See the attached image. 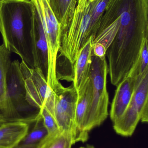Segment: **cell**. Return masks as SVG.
Here are the masks:
<instances>
[{
	"mask_svg": "<svg viewBox=\"0 0 148 148\" xmlns=\"http://www.w3.org/2000/svg\"><path fill=\"white\" fill-rule=\"evenodd\" d=\"M41 16L47 42L48 55L47 78L56 77V66L61 42V26L52 8L49 0H31Z\"/></svg>",
	"mask_w": 148,
	"mask_h": 148,
	"instance_id": "obj_4",
	"label": "cell"
},
{
	"mask_svg": "<svg viewBox=\"0 0 148 148\" xmlns=\"http://www.w3.org/2000/svg\"><path fill=\"white\" fill-rule=\"evenodd\" d=\"M18 60L11 62L7 77V91L1 100V114L8 121H24L21 113L34 109L27 101L25 88Z\"/></svg>",
	"mask_w": 148,
	"mask_h": 148,
	"instance_id": "obj_3",
	"label": "cell"
},
{
	"mask_svg": "<svg viewBox=\"0 0 148 148\" xmlns=\"http://www.w3.org/2000/svg\"><path fill=\"white\" fill-rule=\"evenodd\" d=\"M28 103L39 111L53 90L47 83L46 76L40 68H31L24 62L20 63Z\"/></svg>",
	"mask_w": 148,
	"mask_h": 148,
	"instance_id": "obj_6",
	"label": "cell"
},
{
	"mask_svg": "<svg viewBox=\"0 0 148 148\" xmlns=\"http://www.w3.org/2000/svg\"><path fill=\"white\" fill-rule=\"evenodd\" d=\"M107 49L99 43H93V55L101 59L106 58Z\"/></svg>",
	"mask_w": 148,
	"mask_h": 148,
	"instance_id": "obj_18",
	"label": "cell"
},
{
	"mask_svg": "<svg viewBox=\"0 0 148 148\" xmlns=\"http://www.w3.org/2000/svg\"><path fill=\"white\" fill-rule=\"evenodd\" d=\"M35 6L31 0H0V33L3 44L34 68L31 40Z\"/></svg>",
	"mask_w": 148,
	"mask_h": 148,
	"instance_id": "obj_1",
	"label": "cell"
},
{
	"mask_svg": "<svg viewBox=\"0 0 148 148\" xmlns=\"http://www.w3.org/2000/svg\"><path fill=\"white\" fill-rule=\"evenodd\" d=\"M78 0H49L50 7L61 26V31L70 21Z\"/></svg>",
	"mask_w": 148,
	"mask_h": 148,
	"instance_id": "obj_11",
	"label": "cell"
},
{
	"mask_svg": "<svg viewBox=\"0 0 148 148\" xmlns=\"http://www.w3.org/2000/svg\"><path fill=\"white\" fill-rule=\"evenodd\" d=\"M148 40L144 41L138 60L127 77L136 79L148 69Z\"/></svg>",
	"mask_w": 148,
	"mask_h": 148,
	"instance_id": "obj_16",
	"label": "cell"
},
{
	"mask_svg": "<svg viewBox=\"0 0 148 148\" xmlns=\"http://www.w3.org/2000/svg\"><path fill=\"white\" fill-rule=\"evenodd\" d=\"M79 148H85L84 147H81Z\"/></svg>",
	"mask_w": 148,
	"mask_h": 148,
	"instance_id": "obj_22",
	"label": "cell"
},
{
	"mask_svg": "<svg viewBox=\"0 0 148 148\" xmlns=\"http://www.w3.org/2000/svg\"><path fill=\"white\" fill-rule=\"evenodd\" d=\"M85 148H95L93 145H87V146L85 147Z\"/></svg>",
	"mask_w": 148,
	"mask_h": 148,
	"instance_id": "obj_20",
	"label": "cell"
},
{
	"mask_svg": "<svg viewBox=\"0 0 148 148\" xmlns=\"http://www.w3.org/2000/svg\"><path fill=\"white\" fill-rule=\"evenodd\" d=\"M108 64L106 58L92 56L90 77L93 89L89 109L85 117L83 130L86 134L99 127L108 116L109 97L107 90Z\"/></svg>",
	"mask_w": 148,
	"mask_h": 148,
	"instance_id": "obj_2",
	"label": "cell"
},
{
	"mask_svg": "<svg viewBox=\"0 0 148 148\" xmlns=\"http://www.w3.org/2000/svg\"><path fill=\"white\" fill-rule=\"evenodd\" d=\"M72 136L61 132L54 137H47L41 142L38 148H72L74 145Z\"/></svg>",
	"mask_w": 148,
	"mask_h": 148,
	"instance_id": "obj_15",
	"label": "cell"
},
{
	"mask_svg": "<svg viewBox=\"0 0 148 148\" xmlns=\"http://www.w3.org/2000/svg\"><path fill=\"white\" fill-rule=\"evenodd\" d=\"M29 123L24 121H8L0 127V148H14L27 134Z\"/></svg>",
	"mask_w": 148,
	"mask_h": 148,
	"instance_id": "obj_10",
	"label": "cell"
},
{
	"mask_svg": "<svg viewBox=\"0 0 148 148\" xmlns=\"http://www.w3.org/2000/svg\"><path fill=\"white\" fill-rule=\"evenodd\" d=\"M34 124L30 132H28L20 143L14 148H38L48 134L39 113L34 122Z\"/></svg>",
	"mask_w": 148,
	"mask_h": 148,
	"instance_id": "obj_12",
	"label": "cell"
},
{
	"mask_svg": "<svg viewBox=\"0 0 148 148\" xmlns=\"http://www.w3.org/2000/svg\"><path fill=\"white\" fill-rule=\"evenodd\" d=\"M7 122H8V121L6 117L2 114L0 113V127Z\"/></svg>",
	"mask_w": 148,
	"mask_h": 148,
	"instance_id": "obj_19",
	"label": "cell"
},
{
	"mask_svg": "<svg viewBox=\"0 0 148 148\" xmlns=\"http://www.w3.org/2000/svg\"><path fill=\"white\" fill-rule=\"evenodd\" d=\"M38 113L41 116L43 125L47 130L48 137H54L61 132L54 116L44 107L39 110Z\"/></svg>",
	"mask_w": 148,
	"mask_h": 148,
	"instance_id": "obj_17",
	"label": "cell"
},
{
	"mask_svg": "<svg viewBox=\"0 0 148 148\" xmlns=\"http://www.w3.org/2000/svg\"><path fill=\"white\" fill-rule=\"evenodd\" d=\"M92 89V80L89 77L85 86L78 92V99L76 110V134L74 143L85 142L89 138V134H86L83 131V125L91 103Z\"/></svg>",
	"mask_w": 148,
	"mask_h": 148,
	"instance_id": "obj_8",
	"label": "cell"
},
{
	"mask_svg": "<svg viewBox=\"0 0 148 148\" xmlns=\"http://www.w3.org/2000/svg\"><path fill=\"white\" fill-rule=\"evenodd\" d=\"M90 2L92 1H94V0H89Z\"/></svg>",
	"mask_w": 148,
	"mask_h": 148,
	"instance_id": "obj_23",
	"label": "cell"
},
{
	"mask_svg": "<svg viewBox=\"0 0 148 148\" xmlns=\"http://www.w3.org/2000/svg\"><path fill=\"white\" fill-rule=\"evenodd\" d=\"M93 42L92 38H90L80 49L74 64L73 84L78 92L84 87L90 77Z\"/></svg>",
	"mask_w": 148,
	"mask_h": 148,
	"instance_id": "obj_9",
	"label": "cell"
},
{
	"mask_svg": "<svg viewBox=\"0 0 148 148\" xmlns=\"http://www.w3.org/2000/svg\"><path fill=\"white\" fill-rule=\"evenodd\" d=\"M11 52L4 44L0 45V98L4 99L7 94V77L11 66Z\"/></svg>",
	"mask_w": 148,
	"mask_h": 148,
	"instance_id": "obj_13",
	"label": "cell"
},
{
	"mask_svg": "<svg viewBox=\"0 0 148 148\" xmlns=\"http://www.w3.org/2000/svg\"><path fill=\"white\" fill-rule=\"evenodd\" d=\"M53 90L54 94L53 116L61 131L72 136L74 144L76 134V110L78 92L73 84L65 88L61 83Z\"/></svg>",
	"mask_w": 148,
	"mask_h": 148,
	"instance_id": "obj_5",
	"label": "cell"
},
{
	"mask_svg": "<svg viewBox=\"0 0 148 148\" xmlns=\"http://www.w3.org/2000/svg\"><path fill=\"white\" fill-rule=\"evenodd\" d=\"M2 108V107L1 100L0 99V113L1 114Z\"/></svg>",
	"mask_w": 148,
	"mask_h": 148,
	"instance_id": "obj_21",
	"label": "cell"
},
{
	"mask_svg": "<svg viewBox=\"0 0 148 148\" xmlns=\"http://www.w3.org/2000/svg\"><path fill=\"white\" fill-rule=\"evenodd\" d=\"M136 79L127 77L116 87L111 103L110 117L113 123L119 120L127 108L133 96Z\"/></svg>",
	"mask_w": 148,
	"mask_h": 148,
	"instance_id": "obj_7",
	"label": "cell"
},
{
	"mask_svg": "<svg viewBox=\"0 0 148 148\" xmlns=\"http://www.w3.org/2000/svg\"><path fill=\"white\" fill-rule=\"evenodd\" d=\"M111 0H94L91 4L90 34L93 41L97 35L100 21Z\"/></svg>",
	"mask_w": 148,
	"mask_h": 148,
	"instance_id": "obj_14",
	"label": "cell"
}]
</instances>
